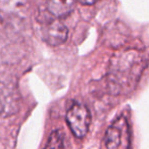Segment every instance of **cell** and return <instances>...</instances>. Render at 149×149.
<instances>
[{
    "label": "cell",
    "instance_id": "6da1fadb",
    "mask_svg": "<svg viewBox=\"0 0 149 149\" xmlns=\"http://www.w3.org/2000/svg\"><path fill=\"white\" fill-rule=\"evenodd\" d=\"M146 66L142 52L130 49L120 51L111 57L108 68V84L113 94L131 92L138 84Z\"/></svg>",
    "mask_w": 149,
    "mask_h": 149
},
{
    "label": "cell",
    "instance_id": "7a4b0ae2",
    "mask_svg": "<svg viewBox=\"0 0 149 149\" xmlns=\"http://www.w3.org/2000/svg\"><path fill=\"white\" fill-rule=\"evenodd\" d=\"M107 149H131V131L128 120L120 116L108 127L105 134Z\"/></svg>",
    "mask_w": 149,
    "mask_h": 149
},
{
    "label": "cell",
    "instance_id": "3957f363",
    "mask_svg": "<svg viewBox=\"0 0 149 149\" xmlns=\"http://www.w3.org/2000/svg\"><path fill=\"white\" fill-rule=\"evenodd\" d=\"M68 128L77 138H83L88 133L91 116L88 108L81 102H74L66 112Z\"/></svg>",
    "mask_w": 149,
    "mask_h": 149
},
{
    "label": "cell",
    "instance_id": "277c9868",
    "mask_svg": "<svg viewBox=\"0 0 149 149\" xmlns=\"http://www.w3.org/2000/svg\"><path fill=\"white\" fill-rule=\"evenodd\" d=\"M40 35L44 42L51 46L63 44L68 39V28L60 21L54 19H44L40 27Z\"/></svg>",
    "mask_w": 149,
    "mask_h": 149
},
{
    "label": "cell",
    "instance_id": "5b68a950",
    "mask_svg": "<svg viewBox=\"0 0 149 149\" xmlns=\"http://www.w3.org/2000/svg\"><path fill=\"white\" fill-rule=\"evenodd\" d=\"M19 107V95L11 84L0 79V116H8L15 113Z\"/></svg>",
    "mask_w": 149,
    "mask_h": 149
},
{
    "label": "cell",
    "instance_id": "8992f818",
    "mask_svg": "<svg viewBox=\"0 0 149 149\" xmlns=\"http://www.w3.org/2000/svg\"><path fill=\"white\" fill-rule=\"evenodd\" d=\"M30 0H0V13L10 19H22L29 9Z\"/></svg>",
    "mask_w": 149,
    "mask_h": 149
},
{
    "label": "cell",
    "instance_id": "52a82bcc",
    "mask_svg": "<svg viewBox=\"0 0 149 149\" xmlns=\"http://www.w3.org/2000/svg\"><path fill=\"white\" fill-rule=\"evenodd\" d=\"M77 0H46L47 8L56 17H64L74 9Z\"/></svg>",
    "mask_w": 149,
    "mask_h": 149
},
{
    "label": "cell",
    "instance_id": "ba28073f",
    "mask_svg": "<svg viewBox=\"0 0 149 149\" xmlns=\"http://www.w3.org/2000/svg\"><path fill=\"white\" fill-rule=\"evenodd\" d=\"M44 149H65L63 135L61 131L55 130L51 133Z\"/></svg>",
    "mask_w": 149,
    "mask_h": 149
},
{
    "label": "cell",
    "instance_id": "9c48e42d",
    "mask_svg": "<svg viewBox=\"0 0 149 149\" xmlns=\"http://www.w3.org/2000/svg\"><path fill=\"white\" fill-rule=\"evenodd\" d=\"M80 2L83 3V4H86V5H89V4H93L94 2H96L97 0H79Z\"/></svg>",
    "mask_w": 149,
    "mask_h": 149
}]
</instances>
